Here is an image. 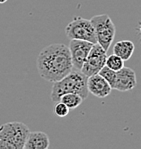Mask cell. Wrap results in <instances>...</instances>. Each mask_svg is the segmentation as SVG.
<instances>
[{"label": "cell", "mask_w": 141, "mask_h": 149, "mask_svg": "<svg viewBox=\"0 0 141 149\" xmlns=\"http://www.w3.org/2000/svg\"><path fill=\"white\" fill-rule=\"evenodd\" d=\"M40 76L49 82L62 79L73 69L69 48L64 44H50L40 51L37 57Z\"/></svg>", "instance_id": "6da1fadb"}, {"label": "cell", "mask_w": 141, "mask_h": 149, "mask_svg": "<svg viewBox=\"0 0 141 149\" xmlns=\"http://www.w3.org/2000/svg\"><path fill=\"white\" fill-rule=\"evenodd\" d=\"M87 78L80 70L72 69L62 79L53 82L51 89V99L54 103L59 102L60 97L65 93H77L86 99L88 94Z\"/></svg>", "instance_id": "7a4b0ae2"}, {"label": "cell", "mask_w": 141, "mask_h": 149, "mask_svg": "<svg viewBox=\"0 0 141 149\" xmlns=\"http://www.w3.org/2000/svg\"><path fill=\"white\" fill-rule=\"evenodd\" d=\"M29 128L22 122H8L0 126V148L23 149Z\"/></svg>", "instance_id": "3957f363"}, {"label": "cell", "mask_w": 141, "mask_h": 149, "mask_svg": "<svg viewBox=\"0 0 141 149\" xmlns=\"http://www.w3.org/2000/svg\"><path fill=\"white\" fill-rule=\"evenodd\" d=\"M95 30L96 40L99 45L108 51L115 36V25L107 14L95 15L90 19Z\"/></svg>", "instance_id": "277c9868"}, {"label": "cell", "mask_w": 141, "mask_h": 149, "mask_svg": "<svg viewBox=\"0 0 141 149\" xmlns=\"http://www.w3.org/2000/svg\"><path fill=\"white\" fill-rule=\"evenodd\" d=\"M65 33L69 39H78L97 43L95 30L91 21L82 17H74L65 28Z\"/></svg>", "instance_id": "5b68a950"}, {"label": "cell", "mask_w": 141, "mask_h": 149, "mask_svg": "<svg viewBox=\"0 0 141 149\" xmlns=\"http://www.w3.org/2000/svg\"><path fill=\"white\" fill-rule=\"evenodd\" d=\"M107 51L102 48L98 43H94L93 46L83 63L80 71L87 77L97 74L103 66H105V61L107 58Z\"/></svg>", "instance_id": "8992f818"}, {"label": "cell", "mask_w": 141, "mask_h": 149, "mask_svg": "<svg viewBox=\"0 0 141 149\" xmlns=\"http://www.w3.org/2000/svg\"><path fill=\"white\" fill-rule=\"evenodd\" d=\"M93 46V43L84 40L70 39V43L68 45L71 56L72 65L74 69L80 70L83 63L85 62L88 54Z\"/></svg>", "instance_id": "52a82bcc"}, {"label": "cell", "mask_w": 141, "mask_h": 149, "mask_svg": "<svg viewBox=\"0 0 141 149\" xmlns=\"http://www.w3.org/2000/svg\"><path fill=\"white\" fill-rule=\"evenodd\" d=\"M137 84L135 71L130 67H123L120 70L116 71V79L113 86V89L121 92L132 90Z\"/></svg>", "instance_id": "ba28073f"}, {"label": "cell", "mask_w": 141, "mask_h": 149, "mask_svg": "<svg viewBox=\"0 0 141 149\" xmlns=\"http://www.w3.org/2000/svg\"><path fill=\"white\" fill-rule=\"evenodd\" d=\"M88 92L98 98H104L110 94L111 86L99 73L91 75L87 78Z\"/></svg>", "instance_id": "9c48e42d"}, {"label": "cell", "mask_w": 141, "mask_h": 149, "mask_svg": "<svg viewBox=\"0 0 141 149\" xmlns=\"http://www.w3.org/2000/svg\"><path fill=\"white\" fill-rule=\"evenodd\" d=\"M49 137L40 131L29 132L23 149H47L49 147Z\"/></svg>", "instance_id": "30bf717a"}, {"label": "cell", "mask_w": 141, "mask_h": 149, "mask_svg": "<svg viewBox=\"0 0 141 149\" xmlns=\"http://www.w3.org/2000/svg\"><path fill=\"white\" fill-rule=\"evenodd\" d=\"M135 45L130 40H120L117 41L113 46V54L119 56L122 60L126 61L131 58L133 55Z\"/></svg>", "instance_id": "8fae6325"}, {"label": "cell", "mask_w": 141, "mask_h": 149, "mask_svg": "<svg viewBox=\"0 0 141 149\" xmlns=\"http://www.w3.org/2000/svg\"><path fill=\"white\" fill-rule=\"evenodd\" d=\"M83 98L79 94H77V93H65V94L61 96L59 101L64 103L68 108L72 110L77 108L83 102Z\"/></svg>", "instance_id": "7c38bea8"}, {"label": "cell", "mask_w": 141, "mask_h": 149, "mask_svg": "<svg viewBox=\"0 0 141 149\" xmlns=\"http://www.w3.org/2000/svg\"><path fill=\"white\" fill-rule=\"evenodd\" d=\"M105 66L111 70L118 71L124 66V60H122L117 55L111 54L110 56H107V58H106Z\"/></svg>", "instance_id": "4fadbf2b"}, {"label": "cell", "mask_w": 141, "mask_h": 149, "mask_svg": "<svg viewBox=\"0 0 141 149\" xmlns=\"http://www.w3.org/2000/svg\"><path fill=\"white\" fill-rule=\"evenodd\" d=\"M98 73L108 82L109 85L111 86V88L113 89V86H114V83H115V79H116V71L111 70V69H109L108 67H106V66H103Z\"/></svg>", "instance_id": "5bb4252c"}, {"label": "cell", "mask_w": 141, "mask_h": 149, "mask_svg": "<svg viewBox=\"0 0 141 149\" xmlns=\"http://www.w3.org/2000/svg\"><path fill=\"white\" fill-rule=\"evenodd\" d=\"M69 111H70V109L68 108L64 103H62L61 101L56 102L55 105H54L53 112L55 115L58 116V117H65V116L68 115Z\"/></svg>", "instance_id": "9a60e30c"}, {"label": "cell", "mask_w": 141, "mask_h": 149, "mask_svg": "<svg viewBox=\"0 0 141 149\" xmlns=\"http://www.w3.org/2000/svg\"><path fill=\"white\" fill-rule=\"evenodd\" d=\"M138 31H139V33H140V35H141V24L139 25V27H138Z\"/></svg>", "instance_id": "2e32d148"}, {"label": "cell", "mask_w": 141, "mask_h": 149, "mask_svg": "<svg viewBox=\"0 0 141 149\" xmlns=\"http://www.w3.org/2000/svg\"><path fill=\"white\" fill-rule=\"evenodd\" d=\"M5 0H0V4H3V3H5Z\"/></svg>", "instance_id": "e0dca14e"}, {"label": "cell", "mask_w": 141, "mask_h": 149, "mask_svg": "<svg viewBox=\"0 0 141 149\" xmlns=\"http://www.w3.org/2000/svg\"><path fill=\"white\" fill-rule=\"evenodd\" d=\"M5 1H7V0H5Z\"/></svg>", "instance_id": "ac0fdd59"}]
</instances>
